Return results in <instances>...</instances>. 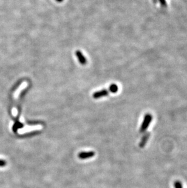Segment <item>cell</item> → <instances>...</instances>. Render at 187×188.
<instances>
[{
    "instance_id": "1",
    "label": "cell",
    "mask_w": 187,
    "mask_h": 188,
    "mask_svg": "<svg viewBox=\"0 0 187 188\" xmlns=\"http://www.w3.org/2000/svg\"><path fill=\"white\" fill-rule=\"evenodd\" d=\"M152 120H153V116L151 114H145L144 119H143V122H142L140 129V132H141V133L144 132L148 128Z\"/></svg>"
},
{
    "instance_id": "2",
    "label": "cell",
    "mask_w": 187,
    "mask_h": 188,
    "mask_svg": "<svg viewBox=\"0 0 187 188\" xmlns=\"http://www.w3.org/2000/svg\"><path fill=\"white\" fill-rule=\"evenodd\" d=\"M109 94L108 93V91L104 89H102V90H100L99 91H96L95 92L92 96L94 99H99L100 98H102V97H104V96H108Z\"/></svg>"
},
{
    "instance_id": "3",
    "label": "cell",
    "mask_w": 187,
    "mask_h": 188,
    "mask_svg": "<svg viewBox=\"0 0 187 188\" xmlns=\"http://www.w3.org/2000/svg\"><path fill=\"white\" fill-rule=\"evenodd\" d=\"M95 155L94 152H82L78 154V157L81 160H85L93 157Z\"/></svg>"
},
{
    "instance_id": "4",
    "label": "cell",
    "mask_w": 187,
    "mask_h": 188,
    "mask_svg": "<svg viewBox=\"0 0 187 188\" xmlns=\"http://www.w3.org/2000/svg\"><path fill=\"white\" fill-rule=\"evenodd\" d=\"M76 56L78 58V60H79L80 64H81L83 65H85L86 64L87 60H86L85 57L83 55V54H82V53L80 51H77L76 52Z\"/></svg>"
},
{
    "instance_id": "5",
    "label": "cell",
    "mask_w": 187,
    "mask_h": 188,
    "mask_svg": "<svg viewBox=\"0 0 187 188\" xmlns=\"http://www.w3.org/2000/svg\"><path fill=\"white\" fill-rule=\"evenodd\" d=\"M149 135H150V134L148 133L147 135H145L143 136V138H142L141 142H140V143L139 144L140 147H142H142H143L145 146V145L147 143V141H148V138H149V136H150Z\"/></svg>"
},
{
    "instance_id": "6",
    "label": "cell",
    "mask_w": 187,
    "mask_h": 188,
    "mask_svg": "<svg viewBox=\"0 0 187 188\" xmlns=\"http://www.w3.org/2000/svg\"><path fill=\"white\" fill-rule=\"evenodd\" d=\"M118 89H119L118 87L116 84H112V85H111L110 87V90L111 92L112 93H117Z\"/></svg>"
},
{
    "instance_id": "7",
    "label": "cell",
    "mask_w": 187,
    "mask_h": 188,
    "mask_svg": "<svg viewBox=\"0 0 187 188\" xmlns=\"http://www.w3.org/2000/svg\"><path fill=\"white\" fill-rule=\"evenodd\" d=\"M174 187L175 188H183L182 183L179 181H176L174 183Z\"/></svg>"
},
{
    "instance_id": "8",
    "label": "cell",
    "mask_w": 187,
    "mask_h": 188,
    "mask_svg": "<svg viewBox=\"0 0 187 188\" xmlns=\"http://www.w3.org/2000/svg\"><path fill=\"white\" fill-rule=\"evenodd\" d=\"M6 161L3 160H0V167H4L6 165Z\"/></svg>"
},
{
    "instance_id": "9",
    "label": "cell",
    "mask_w": 187,
    "mask_h": 188,
    "mask_svg": "<svg viewBox=\"0 0 187 188\" xmlns=\"http://www.w3.org/2000/svg\"><path fill=\"white\" fill-rule=\"evenodd\" d=\"M57 2H59V3H61V2H63V0H56Z\"/></svg>"
}]
</instances>
